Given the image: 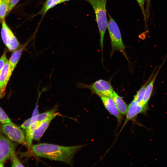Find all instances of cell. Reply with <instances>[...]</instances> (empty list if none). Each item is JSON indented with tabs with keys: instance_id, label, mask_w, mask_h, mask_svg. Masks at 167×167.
<instances>
[{
	"instance_id": "cell-19",
	"label": "cell",
	"mask_w": 167,
	"mask_h": 167,
	"mask_svg": "<svg viewBox=\"0 0 167 167\" xmlns=\"http://www.w3.org/2000/svg\"><path fill=\"white\" fill-rule=\"evenodd\" d=\"M10 2L2 0L0 2V20H4Z\"/></svg>"
},
{
	"instance_id": "cell-2",
	"label": "cell",
	"mask_w": 167,
	"mask_h": 167,
	"mask_svg": "<svg viewBox=\"0 0 167 167\" xmlns=\"http://www.w3.org/2000/svg\"><path fill=\"white\" fill-rule=\"evenodd\" d=\"M89 2L93 9L100 32V45L103 58V41L105 32L107 27L106 5L107 0H84Z\"/></svg>"
},
{
	"instance_id": "cell-30",
	"label": "cell",
	"mask_w": 167,
	"mask_h": 167,
	"mask_svg": "<svg viewBox=\"0 0 167 167\" xmlns=\"http://www.w3.org/2000/svg\"><path fill=\"white\" fill-rule=\"evenodd\" d=\"M58 0V1L59 2H59H60V1L61 0Z\"/></svg>"
},
{
	"instance_id": "cell-31",
	"label": "cell",
	"mask_w": 167,
	"mask_h": 167,
	"mask_svg": "<svg viewBox=\"0 0 167 167\" xmlns=\"http://www.w3.org/2000/svg\"><path fill=\"white\" fill-rule=\"evenodd\" d=\"M2 0H0V2Z\"/></svg>"
},
{
	"instance_id": "cell-29",
	"label": "cell",
	"mask_w": 167,
	"mask_h": 167,
	"mask_svg": "<svg viewBox=\"0 0 167 167\" xmlns=\"http://www.w3.org/2000/svg\"><path fill=\"white\" fill-rule=\"evenodd\" d=\"M4 0L6 1L10 2L11 0Z\"/></svg>"
},
{
	"instance_id": "cell-13",
	"label": "cell",
	"mask_w": 167,
	"mask_h": 167,
	"mask_svg": "<svg viewBox=\"0 0 167 167\" xmlns=\"http://www.w3.org/2000/svg\"><path fill=\"white\" fill-rule=\"evenodd\" d=\"M163 63L160 66L156 73L154 74L148 84L146 88L145 93L141 103V105L142 106L148 105V103L149 101L152 94V92L154 84L157 75L161 68L163 64Z\"/></svg>"
},
{
	"instance_id": "cell-5",
	"label": "cell",
	"mask_w": 167,
	"mask_h": 167,
	"mask_svg": "<svg viewBox=\"0 0 167 167\" xmlns=\"http://www.w3.org/2000/svg\"><path fill=\"white\" fill-rule=\"evenodd\" d=\"M0 131L11 140L19 143L26 144V137L23 131L13 122L2 124Z\"/></svg>"
},
{
	"instance_id": "cell-17",
	"label": "cell",
	"mask_w": 167,
	"mask_h": 167,
	"mask_svg": "<svg viewBox=\"0 0 167 167\" xmlns=\"http://www.w3.org/2000/svg\"><path fill=\"white\" fill-rule=\"evenodd\" d=\"M58 105L56 104L54 107L49 110L41 114H39L36 117V120L41 122L45 120L53 114L56 113Z\"/></svg>"
},
{
	"instance_id": "cell-3",
	"label": "cell",
	"mask_w": 167,
	"mask_h": 167,
	"mask_svg": "<svg viewBox=\"0 0 167 167\" xmlns=\"http://www.w3.org/2000/svg\"><path fill=\"white\" fill-rule=\"evenodd\" d=\"M109 20L107 28L109 32L111 45V56L116 51L121 52L128 60L125 50V46L123 43L119 28L117 23L108 13Z\"/></svg>"
},
{
	"instance_id": "cell-21",
	"label": "cell",
	"mask_w": 167,
	"mask_h": 167,
	"mask_svg": "<svg viewBox=\"0 0 167 167\" xmlns=\"http://www.w3.org/2000/svg\"><path fill=\"white\" fill-rule=\"evenodd\" d=\"M10 159L11 161V165L12 167L24 166L20 162L15 154V152L12 154Z\"/></svg>"
},
{
	"instance_id": "cell-9",
	"label": "cell",
	"mask_w": 167,
	"mask_h": 167,
	"mask_svg": "<svg viewBox=\"0 0 167 167\" xmlns=\"http://www.w3.org/2000/svg\"><path fill=\"white\" fill-rule=\"evenodd\" d=\"M11 77L8 60L3 66L0 74V98L5 95L6 87Z\"/></svg>"
},
{
	"instance_id": "cell-10",
	"label": "cell",
	"mask_w": 167,
	"mask_h": 167,
	"mask_svg": "<svg viewBox=\"0 0 167 167\" xmlns=\"http://www.w3.org/2000/svg\"><path fill=\"white\" fill-rule=\"evenodd\" d=\"M58 114V113L56 112L43 121L34 131L32 136L33 139L39 140L48 127L51 121Z\"/></svg>"
},
{
	"instance_id": "cell-25",
	"label": "cell",
	"mask_w": 167,
	"mask_h": 167,
	"mask_svg": "<svg viewBox=\"0 0 167 167\" xmlns=\"http://www.w3.org/2000/svg\"><path fill=\"white\" fill-rule=\"evenodd\" d=\"M136 1L139 4L141 9L142 12L143 14L144 19L145 20H146V19L144 9L145 0H136Z\"/></svg>"
},
{
	"instance_id": "cell-18",
	"label": "cell",
	"mask_w": 167,
	"mask_h": 167,
	"mask_svg": "<svg viewBox=\"0 0 167 167\" xmlns=\"http://www.w3.org/2000/svg\"><path fill=\"white\" fill-rule=\"evenodd\" d=\"M59 2L57 0H46L39 14L44 17L49 10L59 4Z\"/></svg>"
},
{
	"instance_id": "cell-16",
	"label": "cell",
	"mask_w": 167,
	"mask_h": 167,
	"mask_svg": "<svg viewBox=\"0 0 167 167\" xmlns=\"http://www.w3.org/2000/svg\"><path fill=\"white\" fill-rule=\"evenodd\" d=\"M154 72V71L153 73H152L146 82L142 86L136 94L134 96L133 100L139 105H141L145 93L147 86L153 76Z\"/></svg>"
},
{
	"instance_id": "cell-24",
	"label": "cell",
	"mask_w": 167,
	"mask_h": 167,
	"mask_svg": "<svg viewBox=\"0 0 167 167\" xmlns=\"http://www.w3.org/2000/svg\"><path fill=\"white\" fill-rule=\"evenodd\" d=\"M31 124V118L25 121L20 125V127L26 130L29 126Z\"/></svg>"
},
{
	"instance_id": "cell-4",
	"label": "cell",
	"mask_w": 167,
	"mask_h": 167,
	"mask_svg": "<svg viewBox=\"0 0 167 167\" xmlns=\"http://www.w3.org/2000/svg\"><path fill=\"white\" fill-rule=\"evenodd\" d=\"M76 87L79 89H88L92 93L100 97H109L112 98L114 90L110 83L102 79L98 80L91 84L77 82Z\"/></svg>"
},
{
	"instance_id": "cell-8",
	"label": "cell",
	"mask_w": 167,
	"mask_h": 167,
	"mask_svg": "<svg viewBox=\"0 0 167 167\" xmlns=\"http://www.w3.org/2000/svg\"><path fill=\"white\" fill-rule=\"evenodd\" d=\"M148 105L142 106L139 105L133 100L128 107L126 117L122 128L130 120L133 119L138 114L146 112L148 109Z\"/></svg>"
},
{
	"instance_id": "cell-6",
	"label": "cell",
	"mask_w": 167,
	"mask_h": 167,
	"mask_svg": "<svg viewBox=\"0 0 167 167\" xmlns=\"http://www.w3.org/2000/svg\"><path fill=\"white\" fill-rule=\"evenodd\" d=\"M2 22L1 36L2 41L9 50L13 52L20 46V44L5 20Z\"/></svg>"
},
{
	"instance_id": "cell-12",
	"label": "cell",
	"mask_w": 167,
	"mask_h": 167,
	"mask_svg": "<svg viewBox=\"0 0 167 167\" xmlns=\"http://www.w3.org/2000/svg\"><path fill=\"white\" fill-rule=\"evenodd\" d=\"M30 40L28 41L20 48L13 51L11 54L9 60H8L10 75L11 76L20 59L22 52Z\"/></svg>"
},
{
	"instance_id": "cell-11",
	"label": "cell",
	"mask_w": 167,
	"mask_h": 167,
	"mask_svg": "<svg viewBox=\"0 0 167 167\" xmlns=\"http://www.w3.org/2000/svg\"><path fill=\"white\" fill-rule=\"evenodd\" d=\"M100 97L106 109L110 114L113 115L117 118L118 122H120L122 118L113 99L106 96H101Z\"/></svg>"
},
{
	"instance_id": "cell-7",
	"label": "cell",
	"mask_w": 167,
	"mask_h": 167,
	"mask_svg": "<svg viewBox=\"0 0 167 167\" xmlns=\"http://www.w3.org/2000/svg\"><path fill=\"white\" fill-rule=\"evenodd\" d=\"M14 144L0 131V162H4L15 152Z\"/></svg>"
},
{
	"instance_id": "cell-15",
	"label": "cell",
	"mask_w": 167,
	"mask_h": 167,
	"mask_svg": "<svg viewBox=\"0 0 167 167\" xmlns=\"http://www.w3.org/2000/svg\"><path fill=\"white\" fill-rule=\"evenodd\" d=\"M41 122L38 121H34L25 130L26 141L29 148H30L32 145L33 140L32 136L33 132Z\"/></svg>"
},
{
	"instance_id": "cell-1",
	"label": "cell",
	"mask_w": 167,
	"mask_h": 167,
	"mask_svg": "<svg viewBox=\"0 0 167 167\" xmlns=\"http://www.w3.org/2000/svg\"><path fill=\"white\" fill-rule=\"evenodd\" d=\"M84 146H65L43 143L32 145L30 148L33 153L37 157L71 165L75 154Z\"/></svg>"
},
{
	"instance_id": "cell-23",
	"label": "cell",
	"mask_w": 167,
	"mask_h": 167,
	"mask_svg": "<svg viewBox=\"0 0 167 167\" xmlns=\"http://www.w3.org/2000/svg\"><path fill=\"white\" fill-rule=\"evenodd\" d=\"M20 0H11L8 6L6 16L11 12L14 7L16 5Z\"/></svg>"
},
{
	"instance_id": "cell-26",
	"label": "cell",
	"mask_w": 167,
	"mask_h": 167,
	"mask_svg": "<svg viewBox=\"0 0 167 167\" xmlns=\"http://www.w3.org/2000/svg\"><path fill=\"white\" fill-rule=\"evenodd\" d=\"M151 0H147V4L146 7V17H147L146 19H148L149 15V11L150 7L151 5Z\"/></svg>"
},
{
	"instance_id": "cell-28",
	"label": "cell",
	"mask_w": 167,
	"mask_h": 167,
	"mask_svg": "<svg viewBox=\"0 0 167 167\" xmlns=\"http://www.w3.org/2000/svg\"><path fill=\"white\" fill-rule=\"evenodd\" d=\"M4 162H0V167H2L4 166Z\"/></svg>"
},
{
	"instance_id": "cell-27",
	"label": "cell",
	"mask_w": 167,
	"mask_h": 167,
	"mask_svg": "<svg viewBox=\"0 0 167 167\" xmlns=\"http://www.w3.org/2000/svg\"><path fill=\"white\" fill-rule=\"evenodd\" d=\"M70 0H61L59 3V4H61L62 3H63L64 2H66V1H70Z\"/></svg>"
},
{
	"instance_id": "cell-22",
	"label": "cell",
	"mask_w": 167,
	"mask_h": 167,
	"mask_svg": "<svg viewBox=\"0 0 167 167\" xmlns=\"http://www.w3.org/2000/svg\"><path fill=\"white\" fill-rule=\"evenodd\" d=\"M7 60L6 56V50H5L0 58V74L3 66Z\"/></svg>"
},
{
	"instance_id": "cell-14",
	"label": "cell",
	"mask_w": 167,
	"mask_h": 167,
	"mask_svg": "<svg viewBox=\"0 0 167 167\" xmlns=\"http://www.w3.org/2000/svg\"><path fill=\"white\" fill-rule=\"evenodd\" d=\"M112 98L120 114L126 115L128 108L127 105L122 98L114 91L113 92Z\"/></svg>"
},
{
	"instance_id": "cell-20",
	"label": "cell",
	"mask_w": 167,
	"mask_h": 167,
	"mask_svg": "<svg viewBox=\"0 0 167 167\" xmlns=\"http://www.w3.org/2000/svg\"><path fill=\"white\" fill-rule=\"evenodd\" d=\"M0 122L5 124L12 122L3 110L0 107Z\"/></svg>"
}]
</instances>
